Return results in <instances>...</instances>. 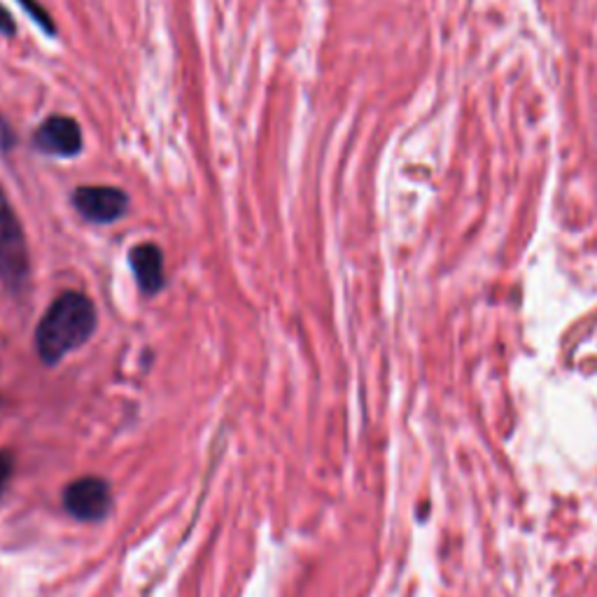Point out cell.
<instances>
[{"instance_id":"cell-1","label":"cell","mask_w":597,"mask_h":597,"mask_svg":"<svg viewBox=\"0 0 597 597\" xmlns=\"http://www.w3.org/2000/svg\"><path fill=\"white\" fill-rule=\"evenodd\" d=\"M99 328V313L94 301L76 289L59 295L45 311L43 320L35 330V348L45 365L54 367L70 355L72 351L82 348L84 343L94 336Z\"/></svg>"},{"instance_id":"cell-2","label":"cell","mask_w":597,"mask_h":597,"mask_svg":"<svg viewBox=\"0 0 597 597\" xmlns=\"http://www.w3.org/2000/svg\"><path fill=\"white\" fill-rule=\"evenodd\" d=\"M31 276L28 243L8 194L0 185V280L10 292H22Z\"/></svg>"},{"instance_id":"cell-3","label":"cell","mask_w":597,"mask_h":597,"mask_svg":"<svg viewBox=\"0 0 597 597\" xmlns=\"http://www.w3.org/2000/svg\"><path fill=\"white\" fill-rule=\"evenodd\" d=\"M64 509L82 523H101L113 509V491L101 477H82L66 485Z\"/></svg>"},{"instance_id":"cell-4","label":"cell","mask_w":597,"mask_h":597,"mask_svg":"<svg viewBox=\"0 0 597 597\" xmlns=\"http://www.w3.org/2000/svg\"><path fill=\"white\" fill-rule=\"evenodd\" d=\"M72 206L92 225H115L129 210V194L111 185H84L72 192Z\"/></svg>"},{"instance_id":"cell-5","label":"cell","mask_w":597,"mask_h":597,"mask_svg":"<svg viewBox=\"0 0 597 597\" xmlns=\"http://www.w3.org/2000/svg\"><path fill=\"white\" fill-rule=\"evenodd\" d=\"M33 148L45 157H78L84 150L80 124L66 115L47 117L33 134Z\"/></svg>"},{"instance_id":"cell-6","label":"cell","mask_w":597,"mask_h":597,"mask_svg":"<svg viewBox=\"0 0 597 597\" xmlns=\"http://www.w3.org/2000/svg\"><path fill=\"white\" fill-rule=\"evenodd\" d=\"M129 266L142 297H157L167 285L164 252L154 243L134 245L129 252Z\"/></svg>"},{"instance_id":"cell-7","label":"cell","mask_w":597,"mask_h":597,"mask_svg":"<svg viewBox=\"0 0 597 597\" xmlns=\"http://www.w3.org/2000/svg\"><path fill=\"white\" fill-rule=\"evenodd\" d=\"M24 8V12L31 16L33 24H38V28L47 35H57V24H54L51 14L47 12V8H43L38 0H16Z\"/></svg>"},{"instance_id":"cell-8","label":"cell","mask_w":597,"mask_h":597,"mask_svg":"<svg viewBox=\"0 0 597 597\" xmlns=\"http://www.w3.org/2000/svg\"><path fill=\"white\" fill-rule=\"evenodd\" d=\"M16 145V134L12 129V124L5 119V115L0 113V152H10Z\"/></svg>"},{"instance_id":"cell-9","label":"cell","mask_w":597,"mask_h":597,"mask_svg":"<svg viewBox=\"0 0 597 597\" xmlns=\"http://www.w3.org/2000/svg\"><path fill=\"white\" fill-rule=\"evenodd\" d=\"M0 35H5V38H14V35H16L14 16L3 3H0Z\"/></svg>"},{"instance_id":"cell-10","label":"cell","mask_w":597,"mask_h":597,"mask_svg":"<svg viewBox=\"0 0 597 597\" xmlns=\"http://www.w3.org/2000/svg\"><path fill=\"white\" fill-rule=\"evenodd\" d=\"M12 464H14V460L8 450H0V493L5 491V485L12 477Z\"/></svg>"}]
</instances>
